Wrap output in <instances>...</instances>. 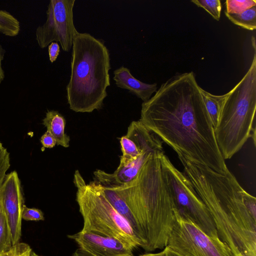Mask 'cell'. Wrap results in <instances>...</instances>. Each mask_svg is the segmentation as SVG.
<instances>
[{"label": "cell", "instance_id": "1", "mask_svg": "<svg viewBox=\"0 0 256 256\" xmlns=\"http://www.w3.org/2000/svg\"><path fill=\"white\" fill-rule=\"evenodd\" d=\"M192 72L162 84L142 104L139 121L178 154L220 174L228 170Z\"/></svg>", "mask_w": 256, "mask_h": 256}, {"label": "cell", "instance_id": "2", "mask_svg": "<svg viewBox=\"0 0 256 256\" xmlns=\"http://www.w3.org/2000/svg\"><path fill=\"white\" fill-rule=\"evenodd\" d=\"M178 156L184 173L207 208L220 239L234 256H256V216L247 208L244 190L236 178L228 169L220 174Z\"/></svg>", "mask_w": 256, "mask_h": 256}, {"label": "cell", "instance_id": "3", "mask_svg": "<svg viewBox=\"0 0 256 256\" xmlns=\"http://www.w3.org/2000/svg\"><path fill=\"white\" fill-rule=\"evenodd\" d=\"M162 154L152 156L133 180L112 188L132 212L138 228L141 248L146 252L166 246L176 222L174 204L162 171Z\"/></svg>", "mask_w": 256, "mask_h": 256}, {"label": "cell", "instance_id": "4", "mask_svg": "<svg viewBox=\"0 0 256 256\" xmlns=\"http://www.w3.org/2000/svg\"><path fill=\"white\" fill-rule=\"evenodd\" d=\"M70 66L66 86L70 109L76 112L101 109L110 86V55L104 41L78 32L73 40Z\"/></svg>", "mask_w": 256, "mask_h": 256}, {"label": "cell", "instance_id": "5", "mask_svg": "<svg viewBox=\"0 0 256 256\" xmlns=\"http://www.w3.org/2000/svg\"><path fill=\"white\" fill-rule=\"evenodd\" d=\"M246 73L227 94L214 129L224 160L230 159L242 147L256 128V54Z\"/></svg>", "mask_w": 256, "mask_h": 256}, {"label": "cell", "instance_id": "6", "mask_svg": "<svg viewBox=\"0 0 256 256\" xmlns=\"http://www.w3.org/2000/svg\"><path fill=\"white\" fill-rule=\"evenodd\" d=\"M76 201L84 220L81 230L118 238L134 249L142 242L128 222L120 214L104 196L101 185L94 180L86 183L78 170L74 175Z\"/></svg>", "mask_w": 256, "mask_h": 256}, {"label": "cell", "instance_id": "7", "mask_svg": "<svg viewBox=\"0 0 256 256\" xmlns=\"http://www.w3.org/2000/svg\"><path fill=\"white\" fill-rule=\"evenodd\" d=\"M160 160L165 182L179 214L209 236H218L207 208L190 179L174 166L164 154L160 156Z\"/></svg>", "mask_w": 256, "mask_h": 256}, {"label": "cell", "instance_id": "8", "mask_svg": "<svg viewBox=\"0 0 256 256\" xmlns=\"http://www.w3.org/2000/svg\"><path fill=\"white\" fill-rule=\"evenodd\" d=\"M176 222L167 246L182 256H234L219 236H210L175 209Z\"/></svg>", "mask_w": 256, "mask_h": 256}, {"label": "cell", "instance_id": "9", "mask_svg": "<svg viewBox=\"0 0 256 256\" xmlns=\"http://www.w3.org/2000/svg\"><path fill=\"white\" fill-rule=\"evenodd\" d=\"M76 0H52L48 6L46 20L36 30V40L41 48L58 42L64 52L72 48L78 32L74 26L73 8Z\"/></svg>", "mask_w": 256, "mask_h": 256}, {"label": "cell", "instance_id": "10", "mask_svg": "<svg viewBox=\"0 0 256 256\" xmlns=\"http://www.w3.org/2000/svg\"><path fill=\"white\" fill-rule=\"evenodd\" d=\"M0 202L14 245L21 238L22 215L25 205L22 187L16 170L6 175L0 186Z\"/></svg>", "mask_w": 256, "mask_h": 256}, {"label": "cell", "instance_id": "11", "mask_svg": "<svg viewBox=\"0 0 256 256\" xmlns=\"http://www.w3.org/2000/svg\"><path fill=\"white\" fill-rule=\"evenodd\" d=\"M68 236L92 256H133L134 248L114 238L82 230Z\"/></svg>", "mask_w": 256, "mask_h": 256}, {"label": "cell", "instance_id": "12", "mask_svg": "<svg viewBox=\"0 0 256 256\" xmlns=\"http://www.w3.org/2000/svg\"><path fill=\"white\" fill-rule=\"evenodd\" d=\"M114 75L113 79L118 87L128 90L144 102L148 100L158 90L156 83L149 84L139 80L132 74L128 68L124 66L116 69Z\"/></svg>", "mask_w": 256, "mask_h": 256}, {"label": "cell", "instance_id": "13", "mask_svg": "<svg viewBox=\"0 0 256 256\" xmlns=\"http://www.w3.org/2000/svg\"><path fill=\"white\" fill-rule=\"evenodd\" d=\"M131 139L142 152L154 154L164 153L162 142L158 136L147 129L140 121H132L125 135Z\"/></svg>", "mask_w": 256, "mask_h": 256}, {"label": "cell", "instance_id": "14", "mask_svg": "<svg viewBox=\"0 0 256 256\" xmlns=\"http://www.w3.org/2000/svg\"><path fill=\"white\" fill-rule=\"evenodd\" d=\"M42 124L54 138L57 145L64 148L70 146V137L64 132L66 120L58 111L48 110Z\"/></svg>", "mask_w": 256, "mask_h": 256}, {"label": "cell", "instance_id": "15", "mask_svg": "<svg viewBox=\"0 0 256 256\" xmlns=\"http://www.w3.org/2000/svg\"><path fill=\"white\" fill-rule=\"evenodd\" d=\"M102 187L104 194L108 200L116 210L128 222L140 240L137 223L126 202L120 195L112 189L102 186Z\"/></svg>", "mask_w": 256, "mask_h": 256}, {"label": "cell", "instance_id": "16", "mask_svg": "<svg viewBox=\"0 0 256 256\" xmlns=\"http://www.w3.org/2000/svg\"><path fill=\"white\" fill-rule=\"evenodd\" d=\"M200 92L214 129L227 94L220 96L214 95L202 88H200Z\"/></svg>", "mask_w": 256, "mask_h": 256}, {"label": "cell", "instance_id": "17", "mask_svg": "<svg viewBox=\"0 0 256 256\" xmlns=\"http://www.w3.org/2000/svg\"><path fill=\"white\" fill-rule=\"evenodd\" d=\"M225 14L230 22L244 28L253 30L256 28V6L240 14Z\"/></svg>", "mask_w": 256, "mask_h": 256}, {"label": "cell", "instance_id": "18", "mask_svg": "<svg viewBox=\"0 0 256 256\" xmlns=\"http://www.w3.org/2000/svg\"><path fill=\"white\" fill-rule=\"evenodd\" d=\"M20 25L18 20L9 12L0 10V33L10 37L18 34Z\"/></svg>", "mask_w": 256, "mask_h": 256}, {"label": "cell", "instance_id": "19", "mask_svg": "<svg viewBox=\"0 0 256 256\" xmlns=\"http://www.w3.org/2000/svg\"><path fill=\"white\" fill-rule=\"evenodd\" d=\"M120 142L122 153L120 156V164H125L131 160H135L144 153L142 152L138 149L135 143L126 136L120 138Z\"/></svg>", "mask_w": 256, "mask_h": 256}, {"label": "cell", "instance_id": "20", "mask_svg": "<svg viewBox=\"0 0 256 256\" xmlns=\"http://www.w3.org/2000/svg\"><path fill=\"white\" fill-rule=\"evenodd\" d=\"M12 246L10 230L2 210L0 214V254L9 250Z\"/></svg>", "mask_w": 256, "mask_h": 256}, {"label": "cell", "instance_id": "21", "mask_svg": "<svg viewBox=\"0 0 256 256\" xmlns=\"http://www.w3.org/2000/svg\"><path fill=\"white\" fill-rule=\"evenodd\" d=\"M191 2L205 10L216 20H220L222 10V4L220 0H192Z\"/></svg>", "mask_w": 256, "mask_h": 256}, {"label": "cell", "instance_id": "22", "mask_svg": "<svg viewBox=\"0 0 256 256\" xmlns=\"http://www.w3.org/2000/svg\"><path fill=\"white\" fill-rule=\"evenodd\" d=\"M254 6H256V0H227L225 12L240 14Z\"/></svg>", "mask_w": 256, "mask_h": 256}, {"label": "cell", "instance_id": "23", "mask_svg": "<svg viewBox=\"0 0 256 256\" xmlns=\"http://www.w3.org/2000/svg\"><path fill=\"white\" fill-rule=\"evenodd\" d=\"M10 166V154L0 141V186Z\"/></svg>", "mask_w": 256, "mask_h": 256}, {"label": "cell", "instance_id": "24", "mask_svg": "<svg viewBox=\"0 0 256 256\" xmlns=\"http://www.w3.org/2000/svg\"><path fill=\"white\" fill-rule=\"evenodd\" d=\"M32 249L27 244L18 242L8 250L0 254V256H30Z\"/></svg>", "mask_w": 256, "mask_h": 256}, {"label": "cell", "instance_id": "25", "mask_svg": "<svg viewBox=\"0 0 256 256\" xmlns=\"http://www.w3.org/2000/svg\"><path fill=\"white\" fill-rule=\"evenodd\" d=\"M22 220L30 221H40L44 220L42 212L38 208H29L24 206L22 215Z\"/></svg>", "mask_w": 256, "mask_h": 256}, {"label": "cell", "instance_id": "26", "mask_svg": "<svg viewBox=\"0 0 256 256\" xmlns=\"http://www.w3.org/2000/svg\"><path fill=\"white\" fill-rule=\"evenodd\" d=\"M40 142L44 148H52L56 144L54 138L47 130L42 136Z\"/></svg>", "mask_w": 256, "mask_h": 256}, {"label": "cell", "instance_id": "27", "mask_svg": "<svg viewBox=\"0 0 256 256\" xmlns=\"http://www.w3.org/2000/svg\"><path fill=\"white\" fill-rule=\"evenodd\" d=\"M50 60L54 62L56 60L60 51V46L58 42H52L48 45V48Z\"/></svg>", "mask_w": 256, "mask_h": 256}, {"label": "cell", "instance_id": "28", "mask_svg": "<svg viewBox=\"0 0 256 256\" xmlns=\"http://www.w3.org/2000/svg\"><path fill=\"white\" fill-rule=\"evenodd\" d=\"M4 50L0 44V84L4 78V72L2 68V61L4 58Z\"/></svg>", "mask_w": 256, "mask_h": 256}, {"label": "cell", "instance_id": "29", "mask_svg": "<svg viewBox=\"0 0 256 256\" xmlns=\"http://www.w3.org/2000/svg\"><path fill=\"white\" fill-rule=\"evenodd\" d=\"M165 256H182L176 252L174 251L168 246H166L163 250Z\"/></svg>", "mask_w": 256, "mask_h": 256}, {"label": "cell", "instance_id": "30", "mask_svg": "<svg viewBox=\"0 0 256 256\" xmlns=\"http://www.w3.org/2000/svg\"><path fill=\"white\" fill-rule=\"evenodd\" d=\"M71 256H92L87 252L78 248L76 250Z\"/></svg>", "mask_w": 256, "mask_h": 256}, {"label": "cell", "instance_id": "31", "mask_svg": "<svg viewBox=\"0 0 256 256\" xmlns=\"http://www.w3.org/2000/svg\"><path fill=\"white\" fill-rule=\"evenodd\" d=\"M140 256H165L164 252L162 250L160 252L158 253H146L143 254H141Z\"/></svg>", "mask_w": 256, "mask_h": 256}, {"label": "cell", "instance_id": "32", "mask_svg": "<svg viewBox=\"0 0 256 256\" xmlns=\"http://www.w3.org/2000/svg\"><path fill=\"white\" fill-rule=\"evenodd\" d=\"M30 256H40V255L36 254V253H35L34 252L32 251V252H31V254H30Z\"/></svg>", "mask_w": 256, "mask_h": 256}, {"label": "cell", "instance_id": "33", "mask_svg": "<svg viewBox=\"0 0 256 256\" xmlns=\"http://www.w3.org/2000/svg\"><path fill=\"white\" fill-rule=\"evenodd\" d=\"M2 212V206H1V204H0V214Z\"/></svg>", "mask_w": 256, "mask_h": 256}, {"label": "cell", "instance_id": "34", "mask_svg": "<svg viewBox=\"0 0 256 256\" xmlns=\"http://www.w3.org/2000/svg\"><path fill=\"white\" fill-rule=\"evenodd\" d=\"M244 256L242 255H238V256Z\"/></svg>", "mask_w": 256, "mask_h": 256}]
</instances>
